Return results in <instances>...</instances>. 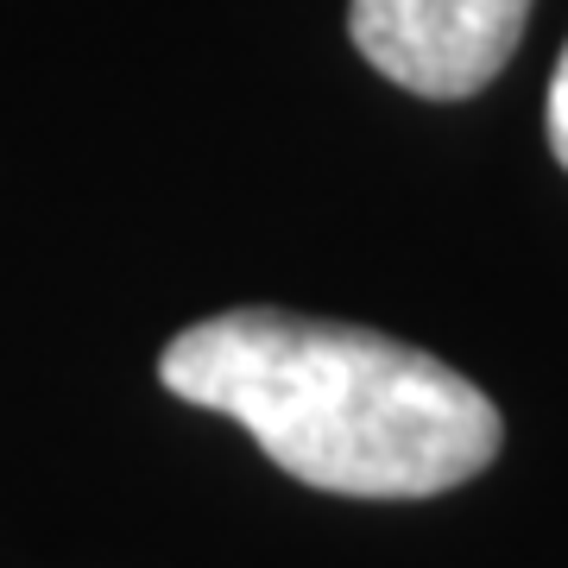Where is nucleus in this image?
<instances>
[{"label": "nucleus", "mask_w": 568, "mask_h": 568, "mask_svg": "<svg viewBox=\"0 0 568 568\" xmlns=\"http://www.w3.org/2000/svg\"><path fill=\"white\" fill-rule=\"evenodd\" d=\"M159 379L183 405L234 417L291 480L342 499H429L506 443L493 398L436 354L291 310H222L183 328Z\"/></svg>", "instance_id": "f257e3e1"}, {"label": "nucleus", "mask_w": 568, "mask_h": 568, "mask_svg": "<svg viewBox=\"0 0 568 568\" xmlns=\"http://www.w3.org/2000/svg\"><path fill=\"white\" fill-rule=\"evenodd\" d=\"M530 0H347L361 58L410 95L467 102L511 63Z\"/></svg>", "instance_id": "f03ea898"}, {"label": "nucleus", "mask_w": 568, "mask_h": 568, "mask_svg": "<svg viewBox=\"0 0 568 568\" xmlns=\"http://www.w3.org/2000/svg\"><path fill=\"white\" fill-rule=\"evenodd\" d=\"M549 152L568 171V44L556 58V77H549Z\"/></svg>", "instance_id": "7ed1b4c3"}]
</instances>
